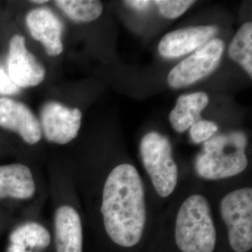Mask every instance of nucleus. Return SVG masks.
Instances as JSON below:
<instances>
[{
    "instance_id": "f257e3e1",
    "label": "nucleus",
    "mask_w": 252,
    "mask_h": 252,
    "mask_svg": "<svg viewBox=\"0 0 252 252\" xmlns=\"http://www.w3.org/2000/svg\"><path fill=\"white\" fill-rule=\"evenodd\" d=\"M216 220L207 197L184 199L169 227L157 228L145 252H218Z\"/></svg>"
},
{
    "instance_id": "f03ea898",
    "label": "nucleus",
    "mask_w": 252,
    "mask_h": 252,
    "mask_svg": "<svg viewBox=\"0 0 252 252\" xmlns=\"http://www.w3.org/2000/svg\"><path fill=\"white\" fill-rule=\"evenodd\" d=\"M218 252H252V189L227 192L219 205Z\"/></svg>"
},
{
    "instance_id": "7ed1b4c3",
    "label": "nucleus",
    "mask_w": 252,
    "mask_h": 252,
    "mask_svg": "<svg viewBox=\"0 0 252 252\" xmlns=\"http://www.w3.org/2000/svg\"><path fill=\"white\" fill-rule=\"evenodd\" d=\"M247 143V136L241 131L208 139L195 159L197 176L204 180H221L241 174L249 164L245 153Z\"/></svg>"
},
{
    "instance_id": "20e7f679",
    "label": "nucleus",
    "mask_w": 252,
    "mask_h": 252,
    "mask_svg": "<svg viewBox=\"0 0 252 252\" xmlns=\"http://www.w3.org/2000/svg\"><path fill=\"white\" fill-rule=\"evenodd\" d=\"M140 154L156 193L161 198L169 197L177 188L179 169L168 138L157 132L148 133L141 140Z\"/></svg>"
},
{
    "instance_id": "39448f33",
    "label": "nucleus",
    "mask_w": 252,
    "mask_h": 252,
    "mask_svg": "<svg viewBox=\"0 0 252 252\" xmlns=\"http://www.w3.org/2000/svg\"><path fill=\"white\" fill-rule=\"evenodd\" d=\"M224 51V42L213 38L178 63L167 77L173 89H180L209 76L219 66Z\"/></svg>"
},
{
    "instance_id": "423d86ee",
    "label": "nucleus",
    "mask_w": 252,
    "mask_h": 252,
    "mask_svg": "<svg viewBox=\"0 0 252 252\" xmlns=\"http://www.w3.org/2000/svg\"><path fill=\"white\" fill-rule=\"evenodd\" d=\"M7 69L10 80L19 88L35 87L45 79L44 66L27 50L26 38L22 35H14L9 40Z\"/></svg>"
},
{
    "instance_id": "0eeeda50",
    "label": "nucleus",
    "mask_w": 252,
    "mask_h": 252,
    "mask_svg": "<svg viewBox=\"0 0 252 252\" xmlns=\"http://www.w3.org/2000/svg\"><path fill=\"white\" fill-rule=\"evenodd\" d=\"M79 108L65 107L58 102H47L41 108V126L46 139L57 144H67L79 134L81 126Z\"/></svg>"
},
{
    "instance_id": "6e6552de",
    "label": "nucleus",
    "mask_w": 252,
    "mask_h": 252,
    "mask_svg": "<svg viewBox=\"0 0 252 252\" xmlns=\"http://www.w3.org/2000/svg\"><path fill=\"white\" fill-rule=\"evenodd\" d=\"M0 127L17 133L27 144L41 139V126L35 114L22 102L0 98Z\"/></svg>"
},
{
    "instance_id": "1a4fd4ad",
    "label": "nucleus",
    "mask_w": 252,
    "mask_h": 252,
    "mask_svg": "<svg viewBox=\"0 0 252 252\" xmlns=\"http://www.w3.org/2000/svg\"><path fill=\"white\" fill-rule=\"evenodd\" d=\"M26 22L30 35L43 45L48 55L63 53V23L54 11L48 8L32 9L27 13Z\"/></svg>"
},
{
    "instance_id": "9d476101",
    "label": "nucleus",
    "mask_w": 252,
    "mask_h": 252,
    "mask_svg": "<svg viewBox=\"0 0 252 252\" xmlns=\"http://www.w3.org/2000/svg\"><path fill=\"white\" fill-rule=\"evenodd\" d=\"M218 32V27L214 26L178 29L162 37L158 46V51L164 58H179L182 55L198 50L213 39Z\"/></svg>"
},
{
    "instance_id": "9b49d317",
    "label": "nucleus",
    "mask_w": 252,
    "mask_h": 252,
    "mask_svg": "<svg viewBox=\"0 0 252 252\" xmlns=\"http://www.w3.org/2000/svg\"><path fill=\"white\" fill-rule=\"evenodd\" d=\"M55 252H83V225L78 210L69 205L57 207L54 212Z\"/></svg>"
},
{
    "instance_id": "f8f14e48",
    "label": "nucleus",
    "mask_w": 252,
    "mask_h": 252,
    "mask_svg": "<svg viewBox=\"0 0 252 252\" xmlns=\"http://www.w3.org/2000/svg\"><path fill=\"white\" fill-rule=\"evenodd\" d=\"M36 192V183L30 168L22 163L0 165V199L27 200Z\"/></svg>"
},
{
    "instance_id": "ddd939ff",
    "label": "nucleus",
    "mask_w": 252,
    "mask_h": 252,
    "mask_svg": "<svg viewBox=\"0 0 252 252\" xmlns=\"http://www.w3.org/2000/svg\"><path fill=\"white\" fill-rule=\"evenodd\" d=\"M208 101V95L203 92L180 95L169 115L172 128L178 133L189 129L200 120L201 113L207 108Z\"/></svg>"
},
{
    "instance_id": "4468645a",
    "label": "nucleus",
    "mask_w": 252,
    "mask_h": 252,
    "mask_svg": "<svg viewBox=\"0 0 252 252\" xmlns=\"http://www.w3.org/2000/svg\"><path fill=\"white\" fill-rule=\"evenodd\" d=\"M9 242L34 252V250L47 249L52 243V235L42 224L36 221H29L11 232Z\"/></svg>"
},
{
    "instance_id": "2eb2a0df",
    "label": "nucleus",
    "mask_w": 252,
    "mask_h": 252,
    "mask_svg": "<svg viewBox=\"0 0 252 252\" xmlns=\"http://www.w3.org/2000/svg\"><path fill=\"white\" fill-rule=\"evenodd\" d=\"M54 4L77 23H89L99 18L103 5L96 0H56Z\"/></svg>"
},
{
    "instance_id": "dca6fc26",
    "label": "nucleus",
    "mask_w": 252,
    "mask_h": 252,
    "mask_svg": "<svg viewBox=\"0 0 252 252\" xmlns=\"http://www.w3.org/2000/svg\"><path fill=\"white\" fill-rule=\"evenodd\" d=\"M229 55L252 77V24H244L229 47Z\"/></svg>"
},
{
    "instance_id": "f3484780",
    "label": "nucleus",
    "mask_w": 252,
    "mask_h": 252,
    "mask_svg": "<svg viewBox=\"0 0 252 252\" xmlns=\"http://www.w3.org/2000/svg\"><path fill=\"white\" fill-rule=\"evenodd\" d=\"M154 3L158 6L163 17L176 19L181 16L187 9H189L194 1L189 0H157Z\"/></svg>"
},
{
    "instance_id": "a211bd4d",
    "label": "nucleus",
    "mask_w": 252,
    "mask_h": 252,
    "mask_svg": "<svg viewBox=\"0 0 252 252\" xmlns=\"http://www.w3.org/2000/svg\"><path fill=\"white\" fill-rule=\"evenodd\" d=\"M189 128V135L195 143L206 142L219 130V127L215 123L207 120H199Z\"/></svg>"
},
{
    "instance_id": "6ab92c4d",
    "label": "nucleus",
    "mask_w": 252,
    "mask_h": 252,
    "mask_svg": "<svg viewBox=\"0 0 252 252\" xmlns=\"http://www.w3.org/2000/svg\"><path fill=\"white\" fill-rule=\"evenodd\" d=\"M20 89L18 86L10 80L8 73L0 65V94L1 95H13L17 94Z\"/></svg>"
},
{
    "instance_id": "aec40b11",
    "label": "nucleus",
    "mask_w": 252,
    "mask_h": 252,
    "mask_svg": "<svg viewBox=\"0 0 252 252\" xmlns=\"http://www.w3.org/2000/svg\"><path fill=\"white\" fill-rule=\"evenodd\" d=\"M125 3L134 9L143 10V9H148L153 2L149 0H130V1H126Z\"/></svg>"
},
{
    "instance_id": "412c9836",
    "label": "nucleus",
    "mask_w": 252,
    "mask_h": 252,
    "mask_svg": "<svg viewBox=\"0 0 252 252\" xmlns=\"http://www.w3.org/2000/svg\"><path fill=\"white\" fill-rule=\"evenodd\" d=\"M7 252H34L33 251L27 250L26 248L19 246V245H15V244H9L8 247V251Z\"/></svg>"
},
{
    "instance_id": "4be33fe9",
    "label": "nucleus",
    "mask_w": 252,
    "mask_h": 252,
    "mask_svg": "<svg viewBox=\"0 0 252 252\" xmlns=\"http://www.w3.org/2000/svg\"><path fill=\"white\" fill-rule=\"evenodd\" d=\"M47 2H48L47 0H33V1H31V3H35V4H44Z\"/></svg>"
}]
</instances>
